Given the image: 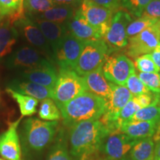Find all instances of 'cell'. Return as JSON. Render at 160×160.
<instances>
[{
	"label": "cell",
	"instance_id": "obj_47",
	"mask_svg": "<svg viewBox=\"0 0 160 160\" xmlns=\"http://www.w3.org/2000/svg\"><path fill=\"white\" fill-rule=\"evenodd\" d=\"M119 160H126V159H125V158H124V159H119Z\"/></svg>",
	"mask_w": 160,
	"mask_h": 160
},
{
	"label": "cell",
	"instance_id": "obj_26",
	"mask_svg": "<svg viewBox=\"0 0 160 160\" xmlns=\"http://www.w3.org/2000/svg\"><path fill=\"white\" fill-rule=\"evenodd\" d=\"M38 114L40 119L45 121H57L62 117L59 108L51 98L42 101Z\"/></svg>",
	"mask_w": 160,
	"mask_h": 160
},
{
	"label": "cell",
	"instance_id": "obj_48",
	"mask_svg": "<svg viewBox=\"0 0 160 160\" xmlns=\"http://www.w3.org/2000/svg\"><path fill=\"white\" fill-rule=\"evenodd\" d=\"M159 82H160V74H159Z\"/></svg>",
	"mask_w": 160,
	"mask_h": 160
},
{
	"label": "cell",
	"instance_id": "obj_40",
	"mask_svg": "<svg viewBox=\"0 0 160 160\" xmlns=\"http://www.w3.org/2000/svg\"><path fill=\"white\" fill-rule=\"evenodd\" d=\"M150 55L154 63L160 69V45L151 53H150Z\"/></svg>",
	"mask_w": 160,
	"mask_h": 160
},
{
	"label": "cell",
	"instance_id": "obj_22",
	"mask_svg": "<svg viewBox=\"0 0 160 160\" xmlns=\"http://www.w3.org/2000/svg\"><path fill=\"white\" fill-rule=\"evenodd\" d=\"M75 8L69 6L63 5H56L51 8L48 11L37 15H25L32 16L37 17L38 19L47 20V21L52 22L57 24L65 25L68 22L70 21L75 14Z\"/></svg>",
	"mask_w": 160,
	"mask_h": 160
},
{
	"label": "cell",
	"instance_id": "obj_17",
	"mask_svg": "<svg viewBox=\"0 0 160 160\" xmlns=\"http://www.w3.org/2000/svg\"><path fill=\"white\" fill-rule=\"evenodd\" d=\"M17 75L21 79L53 90L57 80L58 72L54 65H53L31 71L17 72Z\"/></svg>",
	"mask_w": 160,
	"mask_h": 160
},
{
	"label": "cell",
	"instance_id": "obj_21",
	"mask_svg": "<svg viewBox=\"0 0 160 160\" xmlns=\"http://www.w3.org/2000/svg\"><path fill=\"white\" fill-rule=\"evenodd\" d=\"M19 31L15 26L5 19L0 22V61L11 53L19 37Z\"/></svg>",
	"mask_w": 160,
	"mask_h": 160
},
{
	"label": "cell",
	"instance_id": "obj_28",
	"mask_svg": "<svg viewBox=\"0 0 160 160\" xmlns=\"http://www.w3.org/2000/svg\"><path fill=\"white\" fill-rule=\"evenodd\" d=\"M23 5L25 15H37L57 5L52 0H23Z\"/></svg>",
	"mask_w": 160,
	"mask_h": 160
},
{
	"label": "cell",
	"instance_id": "obj_32",
	"mask_svg": "<svg viewBox=\"0 0 160 160\" xmlns=\"http://www.w3.org/2000/svg\"><path fill=\"white\" fill-rule=\"evenodd\" d=\"M125 87L129 90L133 97H137V96L150 92V90L142 82L138 75L136 74V72L132 73L128 79Z\"/></svg>",
	"mask_w": 160,
	"mask_h": 160
},
{
	"label": "cell",
	"instance_id": "obj_16",
	"mask_svg": "<svg viewBox=\"0 0 160 160\" xmlns=\"http://www.w3.org/2000/svg\"><path fill=\"white\" fill-rule=\"evenodd\" d=\"M8 88L22 94L29 96L42 101L48 98L52 99L53 97V89L37 85L19 77L11 80Z\"/></svg>",
	"mask_w": 160,
	"mask_h": 160
},
{
	"label": "cell",
	"instance_id": "obj_45",
	"mask_svg": "<svg viewBox=\"0 0 160 160\" xmlns=\"http://www.w3.org/2000/svg\"><path fill=\"white\" fill-rule=\"evenodd\" d=\"M4 18H5V17H3V16H2L1 14H0V19H4Z\"/></svg>",
	"mask_w": 160,
	"mask_h": 160
},
{
	"label": "cell",
	"instance_id": "obj_15",
	"mask_svg": "<svg viewBox=\"0 0 160 160\" xmlns=\"http://www.w3.org/2000/svg\"><path fill=\"white\" fill-rule=\"evenodd\" d=\"M68 33L83 42L102 39L99 32L88 22L76 10L73 17L65 24Z\"/></svg>",
	"mask_w": 160,
	"mask_h": 160
},
{
	"label": "cell",
	"instance_id": "obj_11",
	"mask_svg": "<svg viewBox=\"0 0 160 160\" xmlns=\"http://www.w3.org/2000/svg\"><path fill=\"white\" fill-rule=\"evenodd\" d=\"M77 11L91 26L99 32L102 39L111 25L113 13L111 10L97 5L91 0H83Z\"/></svg>",
	"mask_w": 160,
	"mask_h": 160
},
{
	"label": "cell",
	"instance_id": "obj_6",
	"mask_svg": "<svg viewBox=\"0 0 160 160\" xmlns=\"http://www.w3.org/2000/svg\"><path fill=\"white\" fill-rule=\"evenodd\" d=\"M5 65L8 68L20 72L50 67L54 63L35 48L25 46L10 55L6 59Z\"/></svg>",
	"mask_w": 160,
	"mask_h": 160
},
{
	"label": "cell",
	"instance_id": "obj_33",
	"mask_svg": "<svg viewBox=\"0 0 160 160\" xmlns=\"http://www.w3.org/2000/svg\"><path fill=\"white\" fill-rule=\"evenodd\" d=\"M135 63L137 69L142 73H158L160 69L151 59L150 54H145L136 58Z\"/></svg>",
	"mask_w": 160,
	"mask_h": 160
},
{
	"label": "cell",
	"instance_id": "obj_37",
	"mask_svg": "<svg viewBox=\"0 0 160 160\" xmlns=\"http://www.w3.org/2000/svg\"><path fill=\"white\" fill-rule=\"evenodd\" d=\"M142 17L160 19V0H151L145 7Z\"/></svg>",
	"mask_w": 160,
	"mask_h": 160
},
{
	"label": "cell",
	"instance_id": "obj_23",
	"mask_svg": "<svg viewBox=\"0 0 160 160\" xmlns=\"http://www.w3.org/2000/svg\"><path fill=\"white\" fill-rule=\"evenodd\" d=\"M0 14L14 25L16 22L26 17L23 0H0Z\"/></svg>",
	"mask_w": 160,
	"mask_h": 160
},
{
	"label": "cell",
	"instance_id": "obj_7",
	"mask_svg": "<svg viewBox=\"0 0 160 160\" xmlns=\"http://www.w3.org/2000/svg\"><path fill=\"white\" fill-rule=\"evenodd\" d=\"M160 45V19L139 34L128 39L125 53L128 57L136 58L150 54Z\"/></svg>",
	"mask_w": 160,
	"mask_h": 160
},
{
	"label": "cell",
	"instance_id": "obj_14",
	"mask_svg": "<svg viewBox=\"0 0 160 160\" xmlns=\"http://www.w3.org/2000/svg\"><path fill=\"white\" fill-rule=\"evenodd\" d=\"M22 118L9 123L8 129L0 134V155L4 159L22 160L21 145L17 133Z\"/></svg>",
	"mask_w": 160,
	"mask_h": 160
},
{
	"label": "cell",
	"instance_id": "obj_42",
	"mask_svg": "<svg viewBox=\"0 0 160 160\" xmlns=\"http://www.w3.org/2000/svg\"><path fill=\"white\" fill-rule=\"evenodd\" d=\"M154 160H160V139L157 142L155 147Z\"/></svg>",
	"mask_w": 160,
	"mask_h": 160
},
{
	"label": "cell",
	"instance_id": "obj_12",
	"mask_svg": "<svg viewBox=\"0 0 160 160\" xmlns=\"http://www.w3.org/2000/svg\"><path fill=\"white\" fill-rule=\"evenodd\" d=\"M13 25L19 31V34L22 36L31 47L39 50L53 62V53L51 45L44 37L39 27L31 19L25 17L16 22Z\"/></svg>",
	"mask_w": 160,
	"mask_h": 160
},
{
	"label": "cell",
	"instance_id": "obj_39",
	"mask_svg": "<svg viewBox=\"0 0 160 160\" xmlns=\"http://www.w3.org/2000/svg\"><path fill=\"white\" fill-rule=\"evenodd\" d=\"M53 2L57 5L69 6L73 8H79L83 0H52Z\"/></svg>",
	"mask_w": 160,
	"mask_h": 160
},
{
	"label": "cell",
	"instance_id": "obj_30",
	"mask_svg": "<svg viewBox=\"0 0 160 160\" xmlns=\"http://www.w3.org/2000/svg\"><path fill=\"white\" fill-rule=\"evenodd\" d=\"M160 119V107L152 105L139 109L132 117L131 121H157Z\"/></svg>",
	"mask_w": 160,
	"mask_h": 160
},
{
	"label": "cell",
	"instance_id": "obj_13",
	"mask_svg": "<svg viewBox=\"0 0 160 160\" xmlns=\"http://www.w3.org/2000/svg\"><path fill=\"white\" fill-rule=\"evenodd\" d=\"M138 140L131 139L127 135L119 132L110 133L103 140V152L108 160L122 159Z\"/></svg>",
	"mask_w": 160,
	"mask_h": 160
},
{
	"label": "cell",
	"instance_id": "obj_34",
	"mask_svg": "<svg viewBox=\"0 0 160 160\" xmlns=\"http://www.w3.org/2000/svg\"><path fill=\"white\" fill-rule=\"evenodd\" d=\"M139 79L150 91L160 93L159 74L156 73H140L138 74Z\"/></svg>",
	"mask_w": 160,
	"mask_h": 160
},
{
	"label": "cell",
	"instance_id": "obj_19",
	"mask_svg": "<svg viewBox=\"0 0 160 160\" xmlns=\"http://www.w3.org/2000/svg\"><path fill=\"white\" fill-rule=\"evenodd\" d=\"M88 91L99 96L107 101L111 94V82L104 77L102 68L82 77Z\"/></svg>",
	"mask_w": 160,
	"mask_h": 160
},
{
	"label": "cell",
	"instance_id": "obj_5",
	"mask_svg": "<svg viewBox=\"0 0 160 160\" xmlns=\"http://www.w3.org/2000/svg\"><path fill=\"white\" fill-rule=\"evenodd\" d=\"M108 55V47L103 39L85 42L73 71L84 77L102 68Z\"/></svg>",
	"mask_w": 160,
	"mask_h": 160
},
{
	"label": "cell",
	"instance_id": "obj_20",
	"mask_svg": "<svg viewBox=\"0 0 160 160\" xmlns=\"http://www.w3.org/2000/svg\"><path fill=\"white\" fill-rule=\"evenodd\" d=\"M158 122L157 121H130L120 128L119 133L135 140L149 138L154 134Z\"/></svg>",
	"mask_w": 160,
	"mask_h": 160
},
{
	"label": "cell",
	"instance_id": "obj_43",
	"mask_svg": "<svg viewBox=\"0 0 160 160\" xmlns=\"http://www.w3.org/2000/svg\"><path fill=\"white\" fill-rule=\"evenodd\" d=\"M93 155H95V154L85 155V156H83V157H82L81 160H97Z\"/></svg>",
	"mask_w": 160,
	"mask_h": 160
},
{
	"label": "cell",
	"instance_id": "obj_36",
	"mask_svg": "<svg viewBox=\"0 0 160 160\" xmlns=\"http://www.w3.org/2000/svg\"><path fill=\"white\" fill-rule=\"evenodd\" d=\"M133 99L137 102L141 108L152 105H157L159 102V93L150 91L147 93L133 97Z\"/></svg>",
	"mask_w": 160,
	"mask_h": 160
},
{
	"label": "cell",
	"instance_id": "obj_27",
	"mask_svg": "<svg viewBox=\"0 0 160 160\" xmlns=\"http://www.w3.org/2000/svg\"><path fill=\"white\" fill-rule=\"evenodd\" d=\"M139 109H141L140 106L138 105L134 99L132 98V99L130 100L122 108V109L119 111V114H118L117 117V119H116L115 125L118 132H119L120 128L124 124L131 121L132 117L136 113V112H137Z\"/></svg>",
	"mask_w": 160,
	"mask_h": 160
},
{
	"label": "cell",
	"instance_id": "obj_35",
	"mask_svg": "<svg viewBox=\"0 0 160 160\" xmlns=\"http://www.w3.org/2000/svg\"><path fill=\"white\" fill-rule=\"evenodd\" d=\"M48 160H73L63 140L57 139V143L50 153Z\"/></svg>",
	"mask_w": 160,
	"mask_h": 160
},
{
	"label": "cell",
	"instance_id": "obj_9",
	"mask_svg": "<svg viewBox=\"0 0 160 160\" xmlns=\"http://www.w3.org/2000/svg\"><path fill=\"white\" fill-rule=\"evenodd\" d=\"M134 72L136 70L133 62L123 54L108 56L102 65L105 79L117 85L125 86L128 79Z\"/></svg>",
	"mask_w": 160,
	"mask_h": 160
},
{
	"label": "cell",
	"instance_id": "obj_10",
	"mask_svg": "<svg viewBox=\"0 0 160 160\" xmlns=\"http://www.w3.org/2000/svg\"><path fill=\"white\" fill-rule=\"evenodd\" d=\"M85 42L68 33L53 51V62L57 64L60 69L74 70Z\"/></svg>",
	"mask_w": 160,
	"mask_h": 160
},
{
	"label": "cell",
	"instance_id": "obj_46",
	"mask_svg": "<svg viewBox=\"0 0 160 160\" xmlns=\"http://www.w3.org/2000/svg\"><path fill=\"white\" fill-rule=\"evenodd\" d=\"M0 160H5V159H4L3 158H1V157H0Z\"/></svg>",
	"mask_w": 160,
	"mask_h": 160
},
{
	"label": "cell",
	"instance_id": "obj_3",
	"mask_svg": "<svg viewBox=\"0 0 160 160\" xmlns=\"http://www.w3.org/2000/svg\"><path fill=\"white\" fill-rule=\"evenodd\" d=\"M57 121H42L31 117L22 123L20 133L28 148L40 151L53 141L57 133Z\"/></svg>",
	"mask_w": 160,
	"mask_h": 160
},
{
	"label": "cell",
	"instance_id": "obj_18",
	"mask_svg": "<svg viewBox=\"0 0 160 160\" xmlns=\"http://www.w3.org/2000/svg\"><path fill=\"white\" fill-rule=\"evenodd\" d=\"M26 17L31 19L39 27L44 37L51 45L53 53L61 40L68 33L66 25L52 22L47 20L40 19L32 16H26Z\"/></svg>",
	"mask_w": 160,
	"mask_h": 160
},
{
	"label": "cell",
	"instance_id": "obj_41",
	"mask_svg": "<svg viewBox=\"0 0 160 160\" xmlns=\"http://www.w3.org/2000/svg\"><path fill=\"white\" fill-rule=\"evenodd\" d=\"M153 140V142H157L160 139V119L159 121V122L157 124V129H156V131L154 133V134L153 136V138H152Z\"/></svg>",
	"mask_w": 160,
	"mask_h": 160
},
{
	"label": "cell",
	"instance_id": "obj_1",
	"mask_svg": "<svg viewBox=\"0 0 160 160\" xmlns=\"http://www.w3.org/2000/svg\"><path fill=\"white\" fill-rule=\"evenodd\" d=\"M110 134L108 129L98 120H88L70 127L71 153L75 157L97 153L103 140Z\"/></svg>",
	"mask_w": 160,
	"mask_h": 160
},
{
	"label": "cell",
	"instance_id": "obj_24",
	"mask_svg": "<svg viewBox=\"0 0 160 160\" xmlns=\"http://www.w3.org/2000/svg\"><path fill=\"white\" fill-rule=\"evenodd\" d=\"M6 92L18 103L21 117H31L37 113L39 100L29 96L22 94L8 88H6Z\"/></svg>",
	"mask_w": 160,
	"mask_h": 160
},
{
	"label": "cell",
	"instance_id": "obj_4",
	"mask_svg": "<svg viewBox=\"0 0 160 160\" xmlns=\"http://www.w3.org/2000/svg\"><path fill=\"white\" fill-rule=\"evenodd\" d=\"M85 91L88 90L82 77L78 75L73 70L59 69L52 99L60 109Z\"/></svg>",
	"mask_w": 160,
	"mask_h": 160
},
{
	"label": "cell",
	"instance_id": "obj_2",
	"mask_svg": "<svg viewBox=\"0 0 160 160\" xmlns=\"http://www.w3.org/2000/svg\"><path fill=\"white\" fill-rule=\"evenodd\" d=\"M106 100L89 91L75 97L59 109L63 124L71 127L88 120H98L105 111Z\"/></svg>",
	"mask_w": 160,
	"mask_h": 160
},
{
	"label": "cell",
	"instance_id": "obj_38",
	"mask_svg": "<svg viewBox=\"0 0 160 160\" xmlns=\"http://www.w3.org/2000/svg\"><path fill=\"white\" fill-rule=\"evenodd\" d=\"M97 5L117 12L122 8V0H91Z\"/></svg>",
	"mask_w": 160,
	"mask_h": 160
},
{
	"label": "cell",
	"instance_id": "obj_44",
	"mask_svg": "<svg viewBox=\"0 0 160 160\" xmlns=\"http://www.w3.org/2000/svg\"><path fill=\"white\" fill-rule=\"evenodd\" d=\"M157 106H159V107H160V93H159V102H158Z\"/></svg>",
	"mask_w": 160,
	"mask_h": 160
},
{
	"label": "cell",
	"instance_id": "obj_29",
	"mask_svg": "<svg viewBox=\"0 0 160 160\" xmlns=\"http://www.w3.org/2000/svg\"><path fill=\"white\" fill-rule=\"evenodd\" d=\"M158 20L159 19H153L146 17H141L138 18L137 19L132 21L128 26L127 31H126L128 39L139 34L144 30L147 29L148 28L154 25Z\"/></svg>",
	"mask_w": 160,
	"mask_h": 160
},
{
	"label": "cell",
	"instance_id": "obj_31",
	"mask_svg": "<svg viewBox=\"0 0 160 160\" xmlns=\"http://www.w3.org/2000/svg\"><path fill=\"white\" fill-rule=\"evenodd\" d=\"M151 0H122V8L128 13L137 17H141L145 7Z\"/></svg>",
	"mask_w": 160,
	"mask_h": 160
},
{
	"label": "cell",
	"instance_id": "obj_25",
	"mask_svg": "<svg viewBox=\"0 0 160 160\" xmlns=\"http://www.w3.org/2000/svg\"><path fill=\"white\" fill-rule=\"evenodd\" d=\"M154 142L151 137L138 140L131 152V160H154Z\"/></svg>",
	"mask_w": 160,
	"mask_h": 160
},
{
	"label": "cell",
	"instance_id": "obj_8",
	"mask_svg": "<svg viewBox=\"0 0 160 160\" xmlns=\"http://www.w3.org/2000/svg\"><path fill=\"white\" fill-rule=\"evenodd\" d=\"M131 22V14L127 11L119 10L113 13L111 25L103 39L108 47L109 54L127 47L128 37L126 31Z\"/></svg>",
	"mask_w": 160,
	"mask_h": 160
}]
</instances>
